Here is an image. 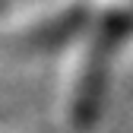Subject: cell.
<instances>
[{
  "label": "cell",
  "mask_w": 133,
  "mask_h": 133,
  "mask_svg": "<svg viewBox=\"0 0 133 133\" xmlns=\"http://www.w3.org/2000/svg\"><path fill=\"white\" fill-rule=\"evenodd\" d=\"M121 32V19L105 22L102 35L89 38V44L73 57V76H70V95H66V114L73 127H89L102 105V86H105V51L108 41Z\"/></svg>",
  "instance_id": "cell-1"
}]
</instances>
